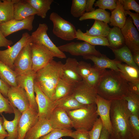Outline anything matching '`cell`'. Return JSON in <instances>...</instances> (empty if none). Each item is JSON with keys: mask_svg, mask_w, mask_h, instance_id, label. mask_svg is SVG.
Wrapping results in <instances>:
<instances>
[{"mask_svg": "<svg viewBox=\"0 0 139 139\" xmlns=\"http://www.w3.org/2000/svg\"><path fill=\"white\" fill-rule=\"evenodd\" d=\"M49 120L54 129L70 130L73 127L72 121L66 111L61 108H55Z\"/></svg>", "mask_w": 139, "mask_h": 139, "instance_id": "ffe728a7", "label": "cell"}, {"mask_svg": "<svg viewBox=\"0 0 139 139\" xmlns=\"http://www.w3.org/2000/svg\"><path fill=\"white\" fill-rule=\"evenodd\" d=\"M75 84L61 78L56 87L52 100L56 101L72 94Z\"/></svg>", "mask_w": 139, "mask_h": 139, "instance_id": "4316f807", "label": "cell"}, {"mask_svg": "<svg viewBox=\"0 0 139 139\" xmlns=\"http://www.w3.org/2000/svg\"><path fill=\"white\" fill-rule=\"evenodd\" d=\"M83 57L85 59L91 60L94 64L93 66L98 69L105 70L106 68H109L111 70L119 71L117 64L119 61L115 59H111L103 54L99 56L89 55L83 56Z\"/></svg>", "mask_w": 139, "mask_h": 139, "instance_id": "603a6c76", "label": "cell"}, {"mask_svg": "<svg viewBox=\"0 0 139 139\" xmlns=\"http://www.w3.org/2000/svg\"><path fill=\"white\" fill-rule=\"evenodd\" d=\"M76 38L77 40L86 42L93 46L100 45L109 47L106 38L87 36L80 29L77 30Z\"/></svg>", "mask_w": 139, "mask_h": 139, "instance_id": "836d02e7", "label": "cell"}, {"mask_svg": "<svg viewBox=\"0 0 139 139\" xmlns=\"http://www.w3.org/2000/svg\"><path fill=\"white\" fill-rule=\"evenodd\" d=\"M7 97L12 106L21 113L30 107L26 91L19 86L10 87L8 92Z\"/></svg>", "mask_w": 139, "mask_h": 139, "instance_id": "5bb4252c", "label": "cell"}, {"mask_svg": "<svg viewBox=\"0 0 139 139\" xmlns=\"http://www.w3.org/2000/svg\"><path fill=\"white\" fill-rule=\"evenodd\" d=\"M125 45L132 53L139 51L138 32L133 24L130 17H128L124 27L121 29Z\"/></svg>", "mask_w": 139, "mask_h": 139, "instance_id": "2e32d148", "label": "cell"}, {"mask_svg": "<svg viewBox=\"0 0 139 139\" xmlns=\"http://www.w3.org/2000/svg\"><path fill=\"white\" fill-rule=\"evenodd\" d=\"M94 5L95 7H98L99 8L104 10L107 9L112 12L117 7V0H98Z\"/></svg>", "mask_w": 139, "mask_h": 139, "instance_id": "ee69618b", "label": "cell"}, {"mask_svg": "<svg viewBox=\"0 0 139 139\" xmlns=\"http://www.w3.org/2000/svg\"><path fill=\"white\" fill-rule=\"evenodd\" d=\"M72 94L78 101L83 104H96L98 95L97 90L88 85L84 80L75 84Z\"/></svg>", "mask_w": 139, "mask_h": 139, "instance_id": "30bf717a", "label": "cell"}, {"mask_svg": "<svg viewBox=\"0 0 139 139\" xmlns=\"http://www.w3.org/2000/svg\"><path fill=\"white\" fill-rule=\"evenodd\" d=\"M125 14L129 15L132 18L133 22L136 26L137 29L139 31V14L136 13H133L130 11H125Z\"/></svg>", "mask_w": 139, "mask_h": 139, "instance_id": "c3c4849f", "label": "cell"}, {"mask_svg": "<svg viewBox=\"0 0 139 139\" xmlns=\"http://www.w3.org/2000/svg\"><path fill=\"white\" fill-rule=\"evenodd\" d=\"M111 49L115 55V59L117 60L139 69V67L133 60L132 52L126 45L119 49Z\"/></svg>", "mask_w": 139, "mask_h": 139, "instance_id": "f546056e", "label": "cell"}, {"mask_svg": "<svg viewBox=\"0 0 139 139\" xmlns=\"http://www.w3.org/2000/svg\"><path fill=\"white\" fill-rule=\"evenodd\" d=\"M37 14V11L26 0H15L14 4V19L22 20Z\"/></svg>", "mask_w": 139, "mask_h": 139, "instance_id": "7402d4cb", "label": "cell"}, {"mask_svg": "<svg viewBox=\"0 0 139 139\" xmlns=\"http://www.w3.org/2000/svg\"><path fill=\"white\" fill-rule=\"evenodd\" d=\"M132 53L134 62L139 67V51L134 52Z\"/></svg>", "mask_w": 139, "mask_h": 139, "instance_id": "9f6ffc18", "label": "cell"}, {"mask_svg": "<svg viewBox=\"0 0 139 139\" xmlns=\"http://www.w3.org/2000/svg\"><path fill=\"white\" fill-rule=\"evenodd\" d=\"M17 75L14 71L0 61V78L10 86H17Z\"/></svg>", "mask_w": 139, "mask_h": 139, "instance_id": "1f68e13d", "label": "cell"}, {"mask_svg": "<svg viewBox=\"0 0 139 139\" xmlns=\"http://www.w3.org/2000/svg\"><path fill=\"white\" fill-rule=\"evenodd\" d=\"M110 28L108 24L103 21L95 20L90 29L87 30L85 34L90 36L106 37Z\"/></svg>", "mask_w": 139, "mask_h": 139, "instance_id": "d6a6232c", "label": "cell"}, {"mask_svg": "<svg viewBox=\"0 0 139 139\" xmlns=\"http://www.w3.org/2000/svg\"><path fill=\"white\" fill-rule=\"evenodd\" d=\"M128 126L132 139H139V115L131 114L128 121Z\"/></svg>", "mask_w": 139, "mask_h": 139, "instance_id": "ab89813d", "label": "cell"}, {"mask_svg": "<svg viewBox=\"0 0 139 139\" xmlns=\"http://www.w3.org/2000/svg\"><path fill=\"white\" fill-rule=\"evenodd\" d=\"M111 102V100L105 99L98 94L95 101L97 114L100 118L103 127L110 135L112 132L110 117Z\"/></svg>", "mask_w": 139, "mask_h": 139, "instance_id": "ac0fdd59", "label": "cell"}, {"mask_svg": "<svg viewBox=\"0 0 139 139\" xmlns=\"http://www.w3.org/2000/svg\"><path fill=\"white\" fill-rule=\"evenodd\" d=\"M131 113L124 99L111 101L110 111L112 139H132L128 126Z\"/></svg>", "mask_w": 139, "mask_h": 139, "instance_id": "7a4b0ae2", "label": "cell"}, {"mask_svg": "<svg viewBox=\"0 0 139 139\" xmlns=\"http://www.w3.org/2000/svg\"><path fill=\"white\" fill-rule=\"evenodd\" d=\"M124 11L132 10L139 13V5L134 0H120Z\"/></svg>", "mask_w": 139, "mask_h": 139, "instance_id": "bcb514c9", "label": "cell"}, {"mask_svg": "<svg viewBox=\"0 0 139 139\" xmlns=\"http://www.w3.org/2000/svg\"><path fill=\"white\" fill-rule=\"evenodd\" d=\"M95 0H86L85 6V11L86 13L92 12L95 9L93 7Z\"/></svg>", "mask_w": 139, "mask_h": 139, "instance_id": "db71d44e", "label": "cell"}, {"mask_svg": "<svg viewBox=\"0 0 139 139\" xmlns=\"http://www.w3.org/2000/svg\"><path fill=\"white\" fill-rule=\"evenodd\" d=\"M32 43L31 35L27 32L23 33L20 40L13 45L4 50H0V61L13 70L14 61L22 48Z\"/></svg>", "mask_w": 139, "mask_h": 139, "instance_id": "52a82bcc", "label": "cell"}, {"mask_svg": "<svg viewBox=\"0 0 139 139\" xmlns=\"http://www.w3.org/2000/svg\"><path fill=\"white\" fill-rule=\"evenodd\" d=\"M49 19L53 24V33L56 36L66 41L76 38L77 30L72 23L55 12L50 14Z\"/></svg>", "mask_w": 139, "mask_h": 139, "instance_id": "5b68a950", "label": "cell"}, {"mask_svg": "<svg viewBox=\"0 0 139 139\" xmlns=\"http://www.w3.org/2000/svg\"><path fill=\"white\" fill-rule=\"evenodd\" d=\"M121 76L128 82H139V69L119 62L117 64Z\"/></svg>", "mask_w": 139, "mask_h": 139, "instance_id": "83f0119b", "label": "cell"}, {"mask_svg": "<svg viewBox=\"0 0 139 139\" xmlns=\"http://www.w3.org/2000/svg\"><path fill=\"white\" fill-rule=\"evenodd\" d=\"M66 111L76 130H90L99 116L96 104L86 105L80 108Z\"/></svg>", "mask_w": 139, "mask_h": 139, "instance_id": "277c9868", "label": "cell"}, {"mask_svg": "<svg viewBox=\"0 0 139 139\" xmlns=\"http://www.w3.org/2000/svg\"><path fill=\"white\" fill-rule=\"evenodd\" d=\"M103 127L101 119L99 117L94 123L92 128L88 131L90 139H99Z\"/></svg>", "mask_w": 139, "mask_h": 139, "instance_id": "b9f144b4", "label": "cell"}, {"mask_svg": "<svg viewBox=\"0 0 139 139\" xmlns=\"http://www.w3.org/2000/svg\"><path fill=\"white\" fill-rule=\"evenodd\" d=\"M32 61V70L35 72L42 68L53 60V54L40 45L31 43Z\"/></svg>", "mask_w": 139, "mask_h": 139, "instance_id": "ba28073f", "label": "cell"}, {"mask_svg": "<svg viewBox=\"0 0 139 139\" xmlns=\"http://www.w3.org/2000/svg\"><path fill=\"white\" fill-rule=\"evenodd\" d=\"M86 0H72L71 14L74 17L81 16L85 12Z\"/></svg>", "mask_w": 139, "mask_h": 139, "instance_id": "74e56055", "label": "cell"}, {"mask_svg": "<svg viewBox=\"0 0 139 139\" xmlns=\"http://www.w3.org/2000/svg\"><path fill=\"white\" fill-rule=\"evenodd\" d=\"M48 27L45 23H39L37 29L31 35L32 43L45 47L54 55L55 57L60 59L66 58V56L52 41L47 32Z\"/></svg>", "mask_w": 139, "mask_h": 139, "instance_id": "8992f818", "label": "cell"}, {"mask_svg": "<svg viewBox=\"0 0 139 139\" xmlns=\"http://www.w3.org/2000/svg\"><path fill=\"white\" fill-rule=\"evenodd\" d=\"M3 112L11 114L14 113V110L8 99L4 97L0 92V113Z\"/></svg>", "mask_w": 139, "mask_h": 139, "instance_id": "7bdbcfd3", "label": "cell"}, {"mask_svg": "<svg viewBox=\"0 0 139 139\" xmlns=\"http://www.w3.org/2000/svg\"><path fill=\"white\" fill-rule=\"evenodd\" d=\"M3 118L0 117V139H4L8 136L7 132L3 127Z\"/></svg>", "mask_w": 139, "mask_h": 139, "instance_id": "f5cc1de1", "label": "cell"}, {"mask_svg": "<svg viewBox=\"0 0 139 139\" xmlns=\"http://www.w3.org/2000/svg\"><path fill=\"white\" fill-rule=\"evenodd\" d=\"M38 112L30 107L21 113L18 126L17 139H24L27 133L39 120Z\"/></svg>", "mask_w": 139, "mask_h": 139, "instance_id": "e0dca14e", "label": "cell"}, {"mask_svg": "<svg viewBox=\"0 0 139 139\" xmlns=\"http://www.w3.org/2000/svg\"><path fill=\"white\" fill-rule=\"evenodd\" d=\"M34 90L38 108L39 119L49 120L56 107L55 102L45 94L34 81Z\"/></svg>", "mask_w": 139, "mask_h": 139, "instance_id": "9c48e42d", "label": "cell"}, {"mask_svg": "<svg viewBox=\"0 0 139 139\" xmlns=\"http://www.w3.org/2000/svg\"></svg>", "mask_w": 139, "mask_h": 139, "instance_id": "6f0895ef", "label": "cell"}, {"mask_svg": "<svg viewBox=\"0 0 139 139\" xmlns=\"http://www.w3.org/2000/svg\"><path fill=\"white\" fill-rule=\"evenodd\" d=\"M53 129L49 120L39 119L27 133L24 139H39Z\"/></svg>", "mask_w": 139, "mask_h": 139, "instance_id": "44dd1931", "label": "cell"}, {"mask_svg": "<svg viewBox=\"0 0 139 139\" xmlns=\"http://www.w3.org/2000/svg\"><path fill=\"white\" fill-rule=\"evenodd\" d=\"M13 44V42L11 40L7 39L4 36L0 29V47L8 48Z\"/></svg>", "mask_w": 139, "mask_h": 139, "instance_id": "681fc988", "label": "cell"}, {"mask_svg": "<svg viewBox=\"0 0 139 139\" xmlns=\"http://www.w3.org/2000/svg\"><path fill=\"white\" fill-rule=\"evenodd\" d=\"M110 14L105 10L100 8L95 9L90 12H85L79 19L82 21L89 19H93L103 21L107 24L110 23Z\"/></svg>", "mask_w": 139, "mask_h": 139, "instance_id": "d590c367", "label": "cell"}, {"mask_svg": "<svg viewBox=\"0 0 139 139\" xmlns=\"http://www.w3.org/2000/svg\"><path fill=\"white\" fill-rule=\"evenodd\" d=\"M15 0H0V23L13 19L14 4Z\"/></svg>", "mask_w": 139, "mask_h": 139, "instance_id": "4dcf8cb0", "label": "cell"}, {"mask_svg": "<svg viewBox=\"0 0 139 139\" xmlns=\"http://www.w3.org/2000/svg\"><path fill=\"white\" fill-rule=\"evenodd\" d=\"M63 64L53 60L36 72L34 81L45 94L52 100L56 85L61 78Z\"/></svg>", "mask_w": 139, "mask_h": 139, "instance_id": "3957f363", "label": "cell"}, {"mask_svg": "<svg viewBox=\"0 0 139 139\" xmlns=\"http://www.w3.org/2000/svg\"><path fill=\"white\" fill-rule=\"evenodd\" d=\"M106 70H99L93 66L91 73L83 80L89 85L96 89L102 73Z\"/></svg>", "mask_w": 139, "mask_h": 139, "instance_id": "f35d334b", "label": "cell"}, {"mask_svg": "<svg viewBox=\"0 0 139 139\" xmlns=\"http://www.w3.org/2000/svg\"><path fill=\"white\" fill-rule=\"evenodd\" d=\"M63 52L69 53L72 55L81 56L83 57L89 55L100 56L102 54L97 50L94 46L85 42H72L58 47Z\"/></svg>", "mask_w": 139, "mask_h": 139, "instance_id": "8fae6325", "label": "cell"}, {"mask_svg": "<svg viewBox=\"0 0 139 139\" xmlns=\"http://www.w3.org/2000/svg\"><path fill=\"white\" fill-rule=\"evenodd\" d=\"M72 131L71 129H55L39 139H59L63 137H70Z\"/></svg>", "mask_w": 139, "mask_h": 139, "instance_id": "60d3db41", "label": "cell"}, {"mask_svg": "<svg viewBox=\"0 0 139 139\" xmlns=\"http://www.w3.org/2000/svg\"><path fill=\"white\" fill-rule=\"evenodd\" d=\"M99 139H112L108 131L103 127Z\"/></svg>", "mask_w": 139, "mask_h": 139, "instance_id": "11a10c76", "label": "cell"}, {"mask_svg": "<svg viewBox=\"0 0 139 139\" xmlns=\"http://www.w3.org/2000/svg\"><path fill=\"white\" fill-rule=\"evenodd\" d=\"M129 91L139 94V82L136 83L128 82Z\"/></svg>", "mask_w": 139, "mask_h": 139, "instance_id": "816d5d0a", "label": "cell"}, {"mask_svg": "<svg viewBox=\"0 0 139 139\" xmlns=\"http://www.w3.org/2000/svg\"><path fill=\"white\" fill-rule=\"evenodd\" d=\"M123 99L126 101L128 109L131 114L139 115V94L129 91Z\"/></svg>", "mask_w": 139, "mask_h": 139, "instance_id": "8d00e7d4", "label": "cell"}, {"mask_svg": "<svg viewBox=\"0 0 139 139\" xmlns=\"http://www.w3.org/2000/svg\"><path fill=\"white\" fill-rule=\"evenodd\" d=\"M36 72L32 70L22 75L17 76V85L26 91L28 97L30 107L38 112V108L34 95V82Z\"/></svg>", "mask_w": 139, "mask_h": 139, "instance_id": "4fadbf2b", "label": "cell"}, {"mask_svg": "<svg viewBox=\"0 0 139 139\" xmlns=\"http://www.w3.org/2000/svg\"><path fill=\"white\" fill-rule=\"evenodd\" d=\"M35 15L31 16L22 20L13 19L6 22L0 23V29L3 35L6 37L19 31L32 30L33 23Z\"/></svg>", "mask_w": 139, "mask_h": 139, "instance_id": "9a60e30c", "label": "cell"}, {"mask_svg": "<svg viewBox=\"0 0 139 139\" xmlns=\"http://www.w3.org/2000/svg\"><path fill=\"white\" fill-rule=\"evenodd\" d=\"M70 137L73 139H90L88 131L83 130L73 131Z\"/></svg>", "mask_w": 139, "mask_h": 139, "instance_id": "7dc6e473", "label": "cell"}, {"mask_svg": "<svg viewBox=\"0 0 139 139\" xmlns=\"http://www.w3.org/2000/svg\"><path fill=\"white\" fill-rule=\"evenodd\" d=\"M93 66L90 64L83 61L78 62V72L82 80H84L92 71Z\"/></svg>", "mask_w": 139, "mask_h": 139, "instance_id": "f6af8a7d", "label": "cell"}, {"mask_svg": "<svg viewBox=\"0 0 139 139\" xmlns=\"http://www.w3.org/2000/svg\"><path fill=\"white\" fill-rule=\"evenodd\" d=\"M128 82L119 72L105 70L96 86L97 94L103 98L113 100L123 99L129 91Z\"/></svg>", "mask_w": 139, "mask_h": 139, "instance_id": "6da1fadb", "label": "cell"}, {"mask_svg": "<svg viewBox=\"0 0 139 139\" xmlns=\"http://www.w3.org/2000/svg\"><path fill=\"white\" fill-rule=\"evenodd\" d=\"M116 7L111 12L110 16V25L121 29L124 26L126 19L122 4L120 0H117Z\"/></svg>", "mask_w": 139, "mask_h": 139, "instance_id": "d4e9b609", "label": "cell"}, {"mask_svg": "<svg viewBox=\"0 0 139 139\" xmlns=\"http://www.w3.org/2000/svg\"><path fill=\"white\" fill-rule=\"evenodd\" d=\"M13 108L14 117L12 120H7L2 115L3 120V126L8 134L6 139H16L18 136V124L21 113L16 108L13 107Z\"/></svg>", "mask_w": 139, "mask_h": 139, "instance_id": "cb8c5ba5", "label": "cell"}, {"mask_svg": "<svg viewBox=\"0 0 139 139\" xmlns=\"http://www.w3.org/2000/svg\"><path fill=\"white\" fill-rule=\"evenodd\" d=\"M78 64L76 59L68 58L62 67L61 78L74 84L82 80L78 71Z\"/></svg>", "mask_w": 139, "mask_h": 139, "instance_id": "d6986e66", "label": "cell"}, {"mask_svg": "<svg viewBox=\"0 0 139 139\" xmlns=\"http://www.w3.org/2000/svg\"><path fill=\"white\" fill-rule=\"evenodd\" d=\"M37 12V15L41 18H46L48 11L50 8L53 0H26Z\"/></svg>", "mask_w": 139, "mask_h": 139, "instance_id": "e575fe53", "label": "cell"}, {"mask_svg": "<svg viewBox=\"0 0 139 139\" xmlns=\"http://www.w3.org/2000/svg\"><path fill=\"white\" fill-rule=\"evenodd\" d=\"M10 87L0 78V92L6 98H7L8 92Z\"/></svg>", "mask_w": 139, "mask_h": 139, "instance_id": "f907efd6", "label": "cell"}, {"mask_svg": "<svg viewBox=\"0 0 139 139\" xmlns=\"http://www.w3.org/2000/svg\"><path fill=\"white\" fill-rule=\"evenodd\" d=\"M54 101L56 107L61 108L66 111L78 109L86 105L79 102L72 94Z\"/></svg>", "mask_w": 139, "mask_h": 139, "instance_id": "f1b7e54d", "label": "cell"}, {"mask_svg": "<svg viewBox=\"0 0 139 139\" xmlns=\"http://www.w3.org/2000/svg\"><path fill=\"white\" fill-rule=\"evenodd\" d=\"M31 43L24 47L15 60L13 70L17 76L26 74L32 70Z\"/></svg>", "mask_w": 139, "mask_h": 139, "instance_id": "7c38bea8", "label": "cell"}, {"mask_svg": "<svg viewBox=\"0 0 139 139\" xmlns=\"http://www.w3.org/2000/svg\"><path fill=\"white\" fill-rule=\"evenodd\" d=\"M106 38L111 49H119L125 45L121 29L118 27L110 28Z\"/></svg>", "mask_w": 139, "mask_h": 139, "instance_id": "484cf974", "label": "cell"}]
</instances>
